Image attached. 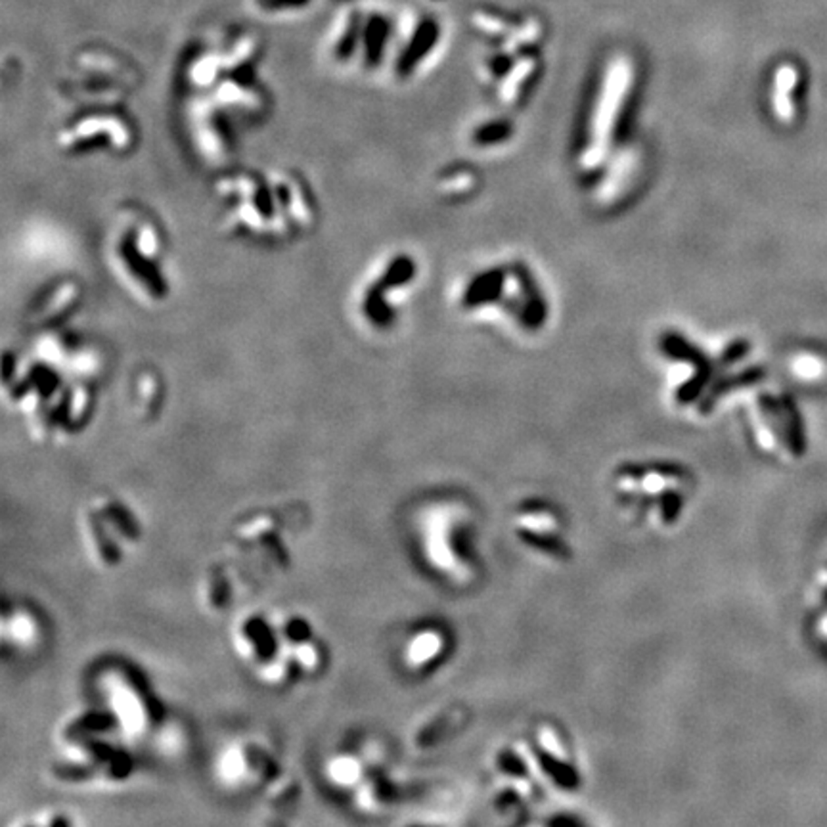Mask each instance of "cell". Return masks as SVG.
I'll list each match as a JSON object with an SVG mask.
<instances>
[{"instance_id": "ba28073f", "label": "cell", "mask_w": 827, "mask_h": 827, "mask_svg": "<svg viewBox=\"0 0 827 827\" xmlns=\"http://www.w3.org/2000/svg\"><path fill=\"white\" fill-rule=\"evenodd\" d=\"M315 0H249L253 10L265 15H289L310 8Z\"/></svg>"}, {"instance_id": "9c48e42d", "label": "cell", "mask_w": 827, "mask_h": 827, "mask_svg": "<svg viewBox=\"0 0 827 827\" xmlns=\"http://www.w3.org/2000/svg\"><path fill=\"white\" fill-rule=\"evenodd\" d=\"M472 22L477 29L489 34H510L515 29L510 20H504V17L492 12H473Z\"/></svg>"}, {"instance_id": "3957f363", "label": "cell", "mask_w": 827, "mask_h": 827, "mask_svg": "<svg viewBox=\"0 0 827 827\" xmlns=\"http://www.w3.org/2000/svg\"><path fill=\"white\" fill-rule=\"evenodd\" d=\"M362 20H365V12L353 6L345 8L337 17L332 37V54L337 60H347L355 54L356 48H360Z\"/></svg>"}, {"instance_id": "7a4b0ae2", "label": "cell", "mask_w": 827, "mask_h": 827, "mask_svg": "<svg viewBox=\"0 0 827 827\" xmlns=\"http://www.w3.org/2000/svg\"><path fill=\"white\" fill-rule=\"evenodd\" d=\"M437 39L439 25L433 20H429V17H420L418 14H414L408 20L406 44L399 62H396V67H401L403 72H408V69L420 63V60L433 50Z\"/></svg>"}, {"instance_id": "8992f818", "label": "cell", "mask_w": 827, "mask_h": 827, "mask_svg": "<svg viewBox=\"0 0 827 827\" xmlns=\"http://www.w3.org/2000/svg\"><path fill=\"white\" fill-rule=\"evenodd\" d=\"M537 65H539L537 60L527 56V58H521L510 69V75L504 79V86H502L504 102L517 100V96L521 94L520 91L523 89V84L532 77L534 72H537Z\"/></svg>"}, {"instance_id": "30bf717a", "label": "cell", "mask_w": 827, "mask_h": 827, "mask_svg": "<svg viewBox=\"0 0 827 827\" xmlns=\"http://www.w3.org/2000/svg\"><path fill=\"white\" fill-rule=\"evenodd\" d=\"M504 136H508V127L506 125H489V127H482L477 132V142L492 144L496 141H504Z\"/></svg>"}, {"instance_id": "52a82bcc", "label": "cell", "mask_w": 827, "mask_h": 827, "mask_svg": "<svg viewBox=\"0 0 827 827\" xmlns=\"http://www.w3.org/2000/svg\"><path fill=\"white\" fill-rule=\"evenodd\" d=\"M504 284H506V280L502 278V274H500V272L481 274L477 280H473V284L468 289V303L479 305L482 301L496 299V296L500 293V287H502Z\"/></svg>"}, {"instance_id": "8fae6325", "label": "cell", "mask_w": 827, "mask_h": 827, "mask_svg": "<svg viewBox=\"0 0 827 827\" xmlns=\"http://www.w3.org/2000/svg\"><path fill=\"white\" fill-rule=\"evenodd\" d=\"M336 3H351V0H336Z\"/></svg>"}, {"instance_id": "277c9868", "label": "cell", "mask_w": 827, "mask_h": 827, "mask_svg": "<svg viewBox=\"0 0 827 827\" xmlns=\"http://www.w3.org/2000/svg\"><path fill=\"white\" fill-rule=\"evenodd\" d=\"M391 34V24L384 14L379 12H365V20H362V41L360 48L365 50L368 60L375 62L385 48V43Z\"/></svg>"}, {"instance_id": "6da1fadb", "label": "cell", "mask_w": 827, "mask_h": 827, "mask_svg": "<svg viewBox=\"0 0 827 827\" xmlns=\"http://www.w3.org/2000/svg\"><path fill=\"white\" fill-rule=\"evenodd\" d=\"M634 81V67L627 56H617L609 62L606 75H603L601 86V100L596 108V115L592 121V134H590V148L586 153V161L598 163L606 155V146L609 142V129L617 125V117L620 113V106L630 92V86Z\"/></svg>"}, {"instance_id": "5b68a950", "label": "cell", "mask_w": 827, "mask_h": 827, "mask_svg": "<svg viewBox=\"0 0 827 827\" xmlns=\"http://www.w3.org/2000/svg\"><path fill=\"white\" fill-rule=\"evenodd\" d=\"M799 84V72L793 65L785 63L780 65L778 72H775V84H773V103L775 110H778L780 117L789 119L793 115V91Z\"/></svg>"}]
</instances>
